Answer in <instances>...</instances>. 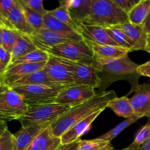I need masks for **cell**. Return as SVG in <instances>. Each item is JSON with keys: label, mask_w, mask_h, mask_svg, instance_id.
Wrapping results in <instances>:
<instances>
[{"label": "cell", "mask_w": 150, "mask_h": 150, "mask_svg": "<svg viewBox=\"0 0 150 150\" xmlns=\"http://www.w3.org/2000/svg\"><path fill=\"white\" fill-rule=\"evenodd\" d=\"M115 98H117V95L114 90L100 92L86 102L71 107L51 125L53 133L55 136L60 138L79 121L99 110L105 109L108 103Z\"/></svg>", "instance_id": "6da1fadb"}, {"label": "cell", "mask_w": 150, "mask_h": 150, "mask_svg": "<svg viewBox=\"0 0 150 150\" xmlns=\"http://www.w3.org/2000/svg\"><path fill=\"white\" fill-rule=\"evenodd\" d=\"M98 65L100 69L99 73L101 80L100 92H104L111 83L119 80H126L130 82L131 84L130 92H134L136 87L140 84L139 81L141 76L137 73L139 64L132 61L128 55L100 63Z\"/></svg>", "instance_id": "7a4b0ae2"}, {"label": "cell", "mask_w": 150, "mask_h": 150, "mask_svg": "<svg viewBox=\"0 0 150 150\" xmlns=\"http://www.w3.org/2000/svg\"><path fill=\"white\" fill-rule=\"evenodd\" d=\"M127 21V14L114 3V0H93L90 15L82 23L108 28Z\"/></svg>", "instance_id": "3957f363"}, {"label": "cell", "mask_w": 150, "mask_h": 150, "mask_svg": "<svg viewBox=\"0 0 150 150\" xmlns=\"http://www.w3.org/2000/svg\"><path fill=\"white\" fill-rule=\"evenodd\" d=\"M70 108L68 105L57 103L29 105L26 112L18 121L21 127L45 124L51 125Z\"/></svg>", "instance_id": "277c9868"}, {"label": "cell", "mask_w": 150, "mask_h": 150, "mask_svg": "<svg viewBox=\"0 0 150 150\" xmlns=\"http://www.w3.org/2000/svg\"><path fill=\"white\" fill-rule=\"evenodd\" d=\"M66 86L61 85H25L11 87L23 98L29 105L55 103L56 98Z\"/></svg>", "instance_id": "5b68a950"}, {"label": "cell", "mask_w": 150, "mask_h": 150, "mask_svg": "<svg viewBox=\"0 0 150 150\" xmlns=\"http://www.w3.org/2000/svg\"><path fill=\"white\" fill-rule=\"evenodd\" d=\"M65 60L72 72L74 85L88 86L96 89L101 86L100 69L96 62H73Z\"/></svg>", "instance_id": "8992f818"}, {"label": "cell", "mask_w": 150, "mask_h": 150, "mask_svg": "<svg viewBox=\"0 0 150 150\" xmlns=\"http://www.w3.org/2000/svg\"><path fill=\"white\" fill-rule=\"evenodd\" d=\"M45 52L49 55L73 62L93 61L92 51L83 40L63 42L48 48Z\"/></svg>", "instance_id": "52a82bcc"}, {"label": "cell", "mask_w": 150, "mask_h": 150, "mask_svg": "<svg viewBox=\"0 0 150 150\" xmlns=\"http://www.w3.org/2000/svg\"><path fill=\"white\" fill-rule=\"evenodd\" d=\"M38 49L45 51L48 48L59 44L69 41L81 40L83 38L79 34L77 35H64L52 32L47 29H41L34 31L33 34L29 37Z\"/></svg>", "instance_id": "ba28073f"}, {"label": "cell", "mask_w": 150, "mask_h": 150, "mask_svg": "<svg viewBox=\"0 0 150 150\" xmlns=\"http://www.w3.org/2000/svg\"><path fill=\"white\" fill-rule=\"evenodd\" d=\"M43 69L56 84L63 86L74 85L72 72L64 59L50 55Z\"/></svg>", "instance_id": "9c48e42d"}, {"label": "cell", "mask_w": 150, "mask_h": 150, "mask_svg": "<svg viewBox=\"0 0 150 150\" xmlns=\"http://www.w3.org/2000/svg\"><path fill=\"white\" fill-rule=\"evenodd\" d=\"M95 89L88 86L73 85L66 86L57 95L55 103L68 105L71 108L83 103L93 98L97 94Z\"/></svg>", "instance_id": "30bf717a"}, {"label": "cell", "mask_w": 150, "mask_h": 150, "mask_svg": "<svg viewBox=\"0 0 150 150\" xmlns=\"http://www.w3.org/2000/svg\"><path fill=\"white\" fill-rule=\"evenodd\" d=\"M45 62L35 63V64L22 63V64L8 66L1 76V82L4 86L10 87L13 83L24 76L34 72L42 70L45 67Z\"/></svg>", "instance_id": "8fae6325"}, {"label": "cell", "mask_w": 150, "mask_h": 150, "mask_svg": "<svg viewBox=\"0 0 150 150\" xmlns=\"http://www.w3.org/2000/svg\"><path fill=\"white\" fill-rule=\"evenodd\" d=\"M76 32L81 36L83 40L99 45H118L108 35L105 28L95 25L79 23Z\"/></svg>", "instance_id": "7c38bea8"}, {"label": "cell", "mask_w": 150, "mask_h": 150, "mask_svg": "<svg viewBox=\"0 0 150 150\" xmlns=\"http://www.w3.org/2000/svg\"><path fill=\"white\" fill-rule=\"evenodd\" d=\"M86 43L92 51L93 60L98 64L122 58L130 53L129 50L117 45H99L90 42H86Z\"/></svg>", "instance_id": "4fadbf2b"}, {"label": "cell", "mask_w": 150, "mask_h": 150, "mask_svg": "<svg viewBox=\"0 0 150 150\" xmlns=\"http://www.w3.org/2000/svg\"><path fill=\"white\" fill-rule=\"evenodd\" d=\"M130 98L134 113L150 120V83L139 84Z\"/></svg>", "instance_id": "5bb4252c"}, {"label": "cell", "mask_w": 150, "mask_h": 150, "mask_svg": "<svg viewBox=\"0 0 150 150\" xmlns=\"http://www.w3.org/2000/svg\"><path fill=\"white\" fill-rule=\"evenodd\" d=\"M104 110L105 109L99 110L72 126L60 137L62 144H67L73 143L76 141L80 140L81 136L89 131L93 122Z\"/></svg>", "instance_id": "9a60e30c"}, {"label": "cell", "mask_w": 150, "mask_h": 150, "mask_svg": "<svg viewBox=\"0 0 150 150\" xmlns=\"http://www.w3.org/2000/svg\"><path fill=\"white\" fill-rule=\"evenodd\" d=\"M93 0H63L60 1V5L67 8L72 19L78 25L83 23L89 16L92 10Z\"/></svg>", "instance_id": "2e32d148"}, {"label": "cell", "mask_w": 150, "mask_h": 150, "mask_svg": "<svg viewBox=\"0 0 150 150\" xmlns=\"http://www.w3.org/2000/svg\"><path fill=\"white\" fill-rule=\"evenodd\" d=\"M51 125H35L21 127L14 134V150H26L34 139L47 127Z\"/></svg>", "instance_id": "e0dca14e"}, {"label": "cell", "mask_w": 150, "mask_h": 150, "mask_svg": "<svg viewBox=\"0 0 150 150\" xmlns=\"http://www.w3.org/2000/svg\"><path fill=\"white\" fill-rule=\"evenodd\" d=\"M61 145V139L54 136L50 125L34 139L26 150H56Z\"/></svg>", "instance_id": "ac0fdd59"}, {"label": "cell", "mask_w": 150, "mask_h": 150, "mask_svg": "<svg viewBox=\"0 0 150 150\" xmlns=\"http://www.w3.org/2000/svg\"><path fill=\"white\" fill-rule=\"evenodd\" d=\"M7 19L13 26L14 30L21 35L29 37L35 31L28 23L18 0H17L16 6L9 13Z\"/></svg>", "instance_id": "d6986e66"}, {"label": "cell", "mask_w": 150, "mask_h": 150, "mask_svg": "<svg viewBox=\"0 0 150 150\" xmlns=\"http://www.w3.org/2000/svg\"><path fill=\"white\" fill-rule=\"evenodd\" d=\"M116 26L124 32L126 35L131 40L133 43L132 51H139V50L144 51L146 35L144 32L143 26L134 25L129 21Z\"/></svg>", "instance_id": "ffe728a7"}, {"label": "cell", "mask_w": 150, "mask_h": 150, "mask_svg": "<svg viewBox=\"0 0 150 150\" xmlns=\"http://www.w3.org/2000/svg\"><path fill=\"white\" fill-rule=\"evenodd\" d=\"M4 103L13 113L19 117V119L26 112L28 105L24 100L16 91L12 88H8L2 93Z\"/></svg>", "instance_id": "44dd1931"}, {"label": "cell", "mask_w": 150, "mask_h": 150, "mask_svg": "<svg viewBox=\"0 0 150 150\" xmlns=\"http://www.w3.org/2000/svg\"><path fill=\"white\" fill-rule=\"evenodd\" d=\"M107 108L112 110L117 116L127 119L134 115V110L131 105L130 98L127 96L114 98L107 104Z\"/></svg>", "instance_id": "7402d4cb"}, {"label": "cell", "mask_w": 150, "mask_h": 150, "mask_svg": "<svg viewBox=\"0 0 150 150\" xmlns=\"http://www.w3.org/2000/svg\"><path fill=\"white\" fill-rule=\"evenodd\" d=\"M38 49L36 48L30 38L26 35H21L19 33L17 41L13 47V50L11 51V64L16 59H18L20 57H23L26 54Z\"/></svg>", "instance_id": "603a6c76"}, {"label": "cell", "mask_w": 150, "mask_h": 150, "mask_svg": "<svg viewBox=\"0 0 150 150\" xmlns=\"http://www.w3.org/2000/svg\"><path fill=\"white\" fill-rule=\"evenodd\" d=\"M38 84H45V85H58L52 81L47 73L44 70V69L38 71L30 73L27 76H24L22 79H19L17 81L10 86L11 88L13 86H25V85H38Z\"/></svg>", "instance_id": "cb8c5ba5"}, {"label": "cell", "mask_w": 150, "mask_h": 150, "mask_svg": "<svg viewBox=\"0 0 150 150\" xmlns=\"http://www.w3.org/2000/svg\"><path fill=\"white\" fill-rule=\"evenodd\" d=\"M150 10V0H140L127 14L128 21L134 25L142 26Z\"/></svg>", "instance_id": "d4e9b609"}, {"label": "cell", "mask_w": 150, "mask_h": 150, "mask_svg": "<svg viewBox=\"0 0 150 150\" xmlns=\"http://www.w3.org/2000/svg\"><path fill=\"white\" fill-rule=\"evenodd\" d=\"M43 21L44 28L50 31L57 32V33L64 34V35H77L79 34L76 30L70 27L68 25L65 24L62 21L59 20L58 18L50 15L48 13V11L43 16Z\"/></svg>", "instance_id": "484cf974"}, {"label": "cell", "mask_w": 150, "mask_h": 150, "mask_svg": "<svg viewBox=\"0 0 150 150\" xmlns=\"http://www.w3.org/2000/svg\"><path fill=\"white\" fill-rule=\"evenodd\" d=\"M105 29L108 35L118 46L129 50L130 52H131L133 48V43L124 32L117 26H111L105 28Z\"/></svg>", "instance_id": "4316f807"}, {"label": "cell", "mask_w": 150, "mask_h": 150, "mask_svg": "<svg viewBox=\"0 0 150 150\" xmlns=\"http://www.w3.org/2000/svg\"><path fill=\"white\" fill-rule=\"evenodd\" d=\"M142 118V117H141V116L135 114L134 115H133L132 117H129V118L127 119H125L124 121L121 122L120 124L117 125L116 126V127H114V128H112L111 130H110L109 131L104 133V134H103L102 136H100L98 138L111 142L114 138H116L118 135H120V133H121L123 130H125L127 127H129V126L131 125L132 124L135 123L136 122H137L138 120H140V119Z\"/></svg>", "instance_id": "83f0119b"}, {"label": "cell", "mask_w": 150, "mask_h": 150, "mask_svg": "<svg viewBox=\"0 0 150 150\" xmlns=\"http://www.w3.org/2000/svg\"><path fill=\"white\" fill-rule=\"evenodd\" d=\"M49 54L45 51L40 49H36L29 54H26L23 57H20L16 61L12 62L10 65L22 64V63H29V64H35V63L45 62L49 58ZM9 65V66H10Z\"/></svg>", "instance_id": "f1b7e54d"}, {"label": "cell", "mask_w": 150, "mask_h": 150, "mask_svg": "<svg viewBox=\"0 0 150 150\" xmlns=\"http://www.w3.org/2000/svg\"><path fill=\"white\" fill-rule=\"evenodd\" d=\"M79 150H115L110 142L100 138L91 140H81L79 144Z\"/></svg>", "instance_id": "f546056e"}, {"label": "cell", "mask_w": 150, "mask_h": 150, "mask_svg": "<svg viewBox=\"0 0 150 150\" xmlns=\"http://www.w3.org/2000/svg\"><path fill=\"white\" fill-rule=\"evenodd\" d=\"M20 4L21 5L22 10H23V12L24 13V16L26 17V20H27L28 23L32 26V29L34 30L44 29L43 16L32 11V10L29 9L27 7H26L23 4H21V3Z\"/></svg>", "instance_id": "4dcf8cb0"}, {"label": "cell", "mask_w": 150, "mask_h": 150, "mask_svg": "<svg viewBox=\"0 0 150 150\" xmlns=\"http://www.w3.org/2000/svg\"><path fill=\"white\" fill-rule=\"evenodd\" d=\"M48 13L57 18H58L59 20L62 21L65 24L68 25L70 27H71L74 30L76 31V29H77V24L72 19L68 10L64 6L59 5L58 7L54 9V10H48Z\"/></svg>", "instance_id": "1f68e13d"}, {"label": "cell", "mask_w": 150, "mask_h": 150, "mask_svg": "<svg viewBox=\"0 0 150 150\" xmlns=\"http://www.w3.org/2000/svg\"><path fill=\"white\" fill-rule=\"evenodd\" d=\"M150 139V120L149 121L140 129L136 134L134 140L127 146L129 149H139L148 139Z\"/></svg>", "instance_id": "d6a6232c"}, {"label": "cell", "mask_w": 150, "mask_h": 150, "mask_svg": "<svg viewBox=\"0 0 150 150\" xmlns=\"http://www.w3.org/2000/svg\"><path fill=\"white\" fill-rule=\"evenodd\" d=\"M2 29V47L11 53L16 41L19 33L16 31L10 29Z\"/></svg>", "instance_id": "836d02e7"}, {"label": "cell", "mask_w": 150, "mask_h": 150, "mask_svg": "<svg viewBox=\"0 0 150 150\" xmlns=\"http://www.w3.org/2000/svg\"><path fill=\"white\" fill-rule=\"evenodd\" d=\"M2 93H0V120H2L6 122L13 120H18V116L13 113L4 103Z\"/></svg>", "instance_id": "e575fe53"}, {"label": "cell", "mask_w": 150, "mask_h": 150, "mask_svg": "<svg viewBox=\"0 0 150 150\" xmlns=\"http://www.w3.org/2000/svg\"><path fill=\"white\" fill-rule=\"evenodd\" d=\"M21 4H23L32 11L45 16L48 10L44 8L43 1L42 0H18Z\"/></svg>", "instance_id": "d590c367"}, {"label": "cell", "mask_w": 150, "mask_h": 150, "mask_svg": "<svg viewBox=\"0 0 150 150\" xmlns=\"http://www.w3.org/2000/svg\"><path fill=\"white\" fill-rule=\"evenodd\" d=\"M0 150H14V134L9 130L0 137Z\"/></svg>", "instance_id": "8d00e7d4"}, {"label": "cell", "mask_w": 150, "mask_h": 150, "mask_svg": "<svg viewBox=\"0 0 150 150\" xmlns=\"http://www.w3.org/2000/svg\"><path fill=\"white\" fill-rule=\"evenodd\" d=\"M139 1L140 0H114V3L126 14H128Z\"/></svg>", "instance_id": "74e56055"}, {"label": "cell", "mask_w": 150, "mask_h": 150, "mask_svg": "<svg viewBox=\"0 0 150 150\" xmlns=\"http://www.w3.org/2000/svg\"><path fill=\"white\" fill-rule=\"evenodd\" d=\"M17 0H0V13L7 18L9 13L16 6Z\"/></svg>", "instance_id": "f35d334b"}, {"label": "cell", "mask_w": 150, "mask_h": 150, "mask_svg": "<svg viewBox=\"0 0 150 150\" xmlns=\"http://www.w3.org/2000/svg\"><path fill=\"white\" fill-rule=\"evenodd\" d=\"M0 62L6 67V69L11 62V54L6 51L2 46H0Z\"/></svg>", "instance_id": "ab89813d"}, {"label": "cell", "mask_w": 150, "mask_h": 150, "mask_svg": "<svg viewBox=\"0 0 150 150\" xmlns=\"http://www.w3.org/2000/svg\"><path fill=\"white\" fill-rule=\"evenodd\" d=\"M137 73L141 76L150 78V60L138 66Z\"/></svg>", "instance_id": "60d3db41"}, {"label": "cell", "mask_w": 150, "mask_h": 150, "mask_svg": "<svg viewBox=\"0 0 150 150\" xmlns=\"http://www.w3.org/2000/svg\"><path fill=\"white\" fill-rule=\"evenodd\" d=\"M80 141L81 139L79 141H76V142H73V143L67 144H62L59 147L57 148L56 150H79Z\"/></svg>", "instance_id": "b9f144b4"}, {"label": "cell", "mask_w": 150, "mask_h": 150, "mask_svg": "<svg viewBox=\"0 0 150 150\" xmlns=\"http://www.w3.org/2000/svg\"><path fill=\"white\" fill-rule=\"evenodd\" d=\"M0 28H1V29H10L14 30L13 26L10 23L8 19L4 17L1 13H0Z\"/></svg>", "instance_id": "7bdbcfd3"}, {"label": "cell", "mask_w": 150, "mask_h": 150, "mask_svg": "<svg viewBox=\"0 0 150 150\" xmlns=\"http://www.w3.org/2000/svg\"><path fill=\"white\" fill-rule=\"evenodd\" d=\"M142 26H143L144 32V33L146 34V35L150 33V10L147 17H146V20L144 21L143 25H142Z\"/></svg>", "instance_id": "ee69618b"}, {"label": "cell", "mask_w": 150, "mask_h": 150, "mask_svg": "<svg viewBox=\"0 0 150 150\" xmlns=\"http://www.w3.org/2000/svg\"><path fill=\"white\" fill-rule=\"evenodd\" d=\"M7 130H8V127H7V122L4 121H2V120H0V137H1Z\"/></svg>", "instance_id": "f6af8a7d"}, {"label": "cell", "mask_w": 150, "mask_h": 150, "mask_svg": "<svg viewBox=\"0 0 150 150\" xmlns=\"http://www.w3.org/2000/svg\"><path fill=\"white\" fill-rule=\"evenodd\" d=\"M144 51L150 54V33L146 35V45H145Z\"/></svg>", "instance_id": "bcb514c9"}, {"label": "cell", "mask_w": 150, "mask_h": 150, "mask_svg": "<svg viewBox=\"0 0 150 150\" xmlns=\"http://www.w3.org/2000/svg\"><path fill=\"white\" fill-rule=\"evenodd\" d=\"M139 149L141 150H150V139H148Z\"/></svg>", "instance_id": "7dc6e473"}, {"label": "cell", "mask_w": 150, "mask_h": 150, "mask_svg": "<svg viewBox=\"0 0 150 150\" xmlns=\"http://www.w3.org/2000/svg\"><path fill=\"white\" fill-rule=\"evenodd\" d=\"M5 70H6V67H4V66L3 65L1 62H0V81H1V76H2L3 74H4V73Z\"/></svg>", "instance_id": "c3c4849f"}, {"label": "cell", "mask_w": 150, "mask_h": 150, "mask_svg": "<svg viewBox=\"0 0 150 150\" xmlns=\"http://www.w3.org/2000/svg\"><path fill=\"white\" fill-rule=\"evenodd\" d=\"M9 87H7V86H4V84H3L2 83H1V81H0V93H2V92H5L6 90H7V89H8Z\"/></svg>", "instance_id": "681fc988"}, {"label": "cell", "mask_w": 150, "mask_h": 150, "mask_svg": "<svg viewBox=\"0 0 150 150\" xmlns=\"http://www.w3.org/2000/svg\"><path fill=\"white\" fill-rule=\"evenodd\" d=\"M0 46H2V29H0Z\"/></svg>", "instance_id": "f907efd6"}, {"label": "cell", "mask_w": 150, "mask_h": 150, "mask_svg": "<svg viewBox=\"0 0 150 150\" xmlns=\"http://www.w3.org/2000/svg\"><path fill=\"white\" fill-rule=\"evenodd\" d=\"M118 150H141L140 149H127V147L126 148H125V149H118Z\"/></svg>", "instance_id": "816d5d0a"}, {"label": "cell", "mask_w": 150, "mask_h": 150, "mask_svg": "<svg viewBox=\"0 0 150 150\" xmlns=\"http://www.w3.org/2000/svg\"><path fill=\"white\" fill-rule=\"evenodd\" d=\"M0 29H1V28H0Z\"/></svg>", "instance_id": "f5cc1de1"}]
</instances>
